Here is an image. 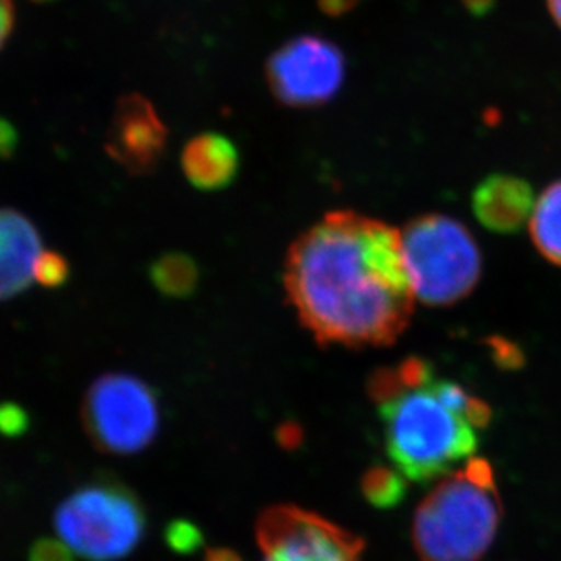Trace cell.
Returning <instances> with one entry per match:
<instances>
[{
    "instance_id": "cell-11",
    "label": "cell",
    "mask_w": 561,
    "mask_h": 561,
    "mask_svg": "<svg viewBox=\"0 0 561 561\" xmlns=\"http://www.w3.org/2000/svg\"><path fill=\"white\" fill-rule=\"evenodd\" d=\"M535 192L525 179L494 173L483 179L472 194V210L491 232L514 233L530 221L535 211Z\"/></svg>"
},
{
    "instance_id": "cell-8",
    "label": "cell",
    "mask_w": 561,
    "mask_h": 561,
    "mask_svg": "<svg viewBox=\"0 0 561 561\" xmlns=\"http://www.w3.org/2000/svg\"><path fill=\"white\" fill-rule=\"evenodd\" d=\"M340 46L319 35H299L271 55L266 79L279 103L312 108L329 103L345 81Z\"/></svg>"
},
{
    "instance_id": "cell-18",
    "label": "cell",
    "mask_w": 561,
    "mask_h": 561,
    "mask_svg": "<svg viewBox=\"0 0 561 561\" xmlns=\"http://www.w3.org/2000/svg\"><path fill=\"white\" fill-rule=\"evenodd\" d=\"M167 541L173 551H194L195 547L199 546V530L195 529L194 525L186 524V522H175L167 529Z\"/></svg>"
},
{
    "instance_id": "cell-14",
    "label": "cell",
    "mask_w": 561,
    "mask_h": 561,
    "mask_svg": "<svg viewBox=\"0 0 561 561\" xmlns=\"http://www.w3.org/2000/svg\"><path fill=\"white\" fill-rule=\"evenodd\" d=\"M150 279L162 296L183 299L197 288L199 266L183 252H168L151 263Z\"/></svg>"
},
{
    "instance_id": "cell-13",
    "label": "cell",
    "mask_w": 561,
    "mask_h": 561,
    "mask_svg": "<svg viewBox=\"0 0 561 561\" xmlns=\"http://www.w3.org/2000/svg\"><path fill=\"white\" fill-rule=\"evenodd\" d=\"M529 228L538 252L552 265L561 266V179L536 199Z\"/></svg>"
},
{
    "instance_id": "cell-21",
    "label": "cell",
    "mask_w": 561,
    "mask_h": 561,
    "mask_svg": "<svg viewBox=\"0 0 561 561\" xmlns=\"http://www.w3.org/2000/svg\"><path fill=\"white\" fill-rule=\"evenodd\" d=\"M489 345L492 346V354L496 357L497 363L502 367H514L516 365V348L513 345H508L507 341L503 340H491Z\"/></svg>"
},
{
    "instance_id": "cell-9",
    "label": "cell",
    "mask_w": 561,
    "mask_h": 561,
    "mask_svg": "<svg viewBox=\"0 0 561 561\" xmlns=\"http://www.w3.org/2000/svg\"><path fill=\"white\" fill-rule=\"evenodd\" d=\"M168 128L156 106L139 93H128L115 106L106 134V153L136 178L150 175L167 150Z\"/></svg>"
},
{
    "instance_id": "cell-15",
    "label": "cell",
    "mask_w": 561,
    "mask_h": 561,
    "mask_svg": "<svg viewBox=\"0 0 561 561\" xmlns=\"http://www.w3.org/2000/svg\"><path fill=\"white\" fill-rule=\"evenodd\" d=\"M362 491L363 496L367 497V502L373 503L374 507H394L405 497V476L396 467H373L363 476Z\"/></svg>"
},
{
    "instance_id": "cell-24",
    "label": "cell",
    "mask_w": 561,
    "mask_h": 561,
    "mask_svg": "<svg viewBox=\"0 0 561 561\" xmlns=\"http://www.w3.org/2000/svg\"><path fill=\"white\" fill-rule=\"evenodd\" d=\"M547 8L551 11L552 19L561 30V0H547Z\"/></svg>"
},
{
    "instance_id": "cell-17",
    "label": "cell",
    "mask_w": 561,
    "mask_h": 561,
    "mask_svg": "<svg viewBox=\"0 0 561 561\" xmlns=\"http://www.w3.org/2000/svg\"><path fill=\"white\" fill-rule=\"evenodd\" d=\"M30 561H76V558L66 541L41 538L30 549Z\"/></svg>"
},
{
    "instance_id": "cell-3",
    "label": "cell",
    "mask_w": 561,
    "mask_h": 561,
    "mask_svg": "<svg viewBox=\"0 0 561 561\" xmlns=\"http://www.w3.org/2000/svg\"><path fill=\"white\" fill-rule=\"evenodd\" d=\"M502 496L492 465L472 458L420 503L412 541L421 561H480L496 540Z\"/></svg>"
},
{
    "instance_id": "cell-16",
    "label": "cell",
    "mask_w": 561,
    "mask_h": 561,
    "mask_svg": "<svg viewBox=\"0 0 561 561\" xmlns=\"http://www.w3.org/2000/svg\"><path fill=\"white\" fill-rule=\"evenodd\" d=\"M70 277V263L66 261L65 255L59 252H46L38 255L37 265H35V283L46 286V288H59L65 285Z\"/></svg>"
},
{
    "instance_id": "cell-23",
    "label": "cell",
    "mask_w": 561,
    "mask_h": 561,
    "mask_svg": "<svg viewBox=\"0 0 561 561\" xmlns=\"http://www.w3.org/2000/svg\"><path fill=\"white\" fill-rule=\"evenodd\" d=\"M205 561H241L233 552L225 551V549H216L206 554Z\"/></svg>"
},
{
    "instance_id": "cell-19",
    "label": "cell",
    "mask_w": 561,
    "mask_h": 561,
    "mask_svg": "<svg viewBox=\"0 0 561 561\" xmlns=\"http://www.w3.org/2000/svg\"><path fill=\"white\" fill-rule=\"evenodd\" d=\"M30 420L21 407L13 403L0 405V434L5 437H19L27 431Z\"/></svg>"
},
{
    "instance_id": "cell-22",
    "label": "cell",
    "mask_w": 561,
    "mask_h": 561,
    "mask_svg": "<svg viewBox=\"0 0 561 561\" xmlns=\"http://www.w3.org/2000/svg\"><path fill=\"white\" fill-rule=\"evenodd\" d=\"M16 142L19 136L13 126L8 121L0 119V159H8L15 151Z\"/></svg>"
},
{
    "instance_id": "cell-7",
    "label": "cell",
    "mask_w": 561,
    "mask_h": 561,
    "mask_svg": "<svg viewBox=\"0 0 561 561\" xmlns=\"http://www.w3.org/2000/svg\"><path fill=\"white\" fill-rule=\"evenodd\" d=\"M261 561H362L365 541L297 505H272L255 522Z\"/></svg>"
},
{
    "instance_id": "cell-4",
    "label": "cell",
    "mask_w": 561,
    "mask_h": 561,
    "mask_svg": "<svg viewBox=\"0 0 561 561\" xmlns=\"http://www.w3.org/2000/svg\"><path fill=\"white\" fill-rule=\"evenodd\" d=\"M54 522L60 540L88 561L123 560L136 551L146 530L136 492L112 476H99L71 492Z\"/></svg>"
},
{
    "instance_id": "cell-20",
    "label": "cell",
    "mask_w": 561,
    "mask_h": 561,
    "mask_svg": "<svg viewBox=\"0 0 561 561\" xmlns=\"http://www.w3.org/2000/svg\"><path fill=\"white\" fill-rule=\"evenodd\" d=\"M15 22V10H13V0H0V48L4 46L10 37Z\"/></svg>"
},
{
    "instance_id": "cell-12",
    "label": "cell",
    "mask_w": 561,
    "mask_h": 561,
    "mask_svg": "<svg viewBox=\"0 0 561 561\" xmlns=\"http://www.w3.org/2000/svg\"><path fill=\"white\" fill-rule=\"evenodd\" d=\"M181 167L194 188L217 192L238 178L239 151L227 136L208 131L186 142Z\"/></svg>"
},
{
    "instance_id": "cell-6",
    "label": "cell",
    "mask_w": 561,
    "mask_h": 561,
    "mask_svg": "<svg viewBox=\"0 0 561 561\" xmlns=\"http://www.w3.org/2000/svg\"><path fill=\"white\" fill-rule=\"evenodd\" d=\"M81 421L98 450L134 456L156 439L161 411L150 385L131 374L110 373L88 387Z\"/></svg>"
},
{
    "instance_id": "cell-2",
    "label": "cell",
    "mask_w": 561,
    "mask_h": 561,
    "mask_svg": "<svg viewBox=\"0 0 561 561\" xmlns=\"http://www.w3.org/2000/svg\"><path fill=\"white\" fill-rule=\"evenodd\" d=\"M385 447L396 469L416 483L445 478L474 458L491 407L448 379L405 390L379 405Z\"/></svg>"
},
{
    "instance_id": "cell-5",
    "label": "cell",
    "mask_w": 561,
    "mask_h": 561,
    "mask_svg": "<svg viewBox=\"0 0 561 561\" xmlns=\"http://www.w3.org/2000/svg\"><path fill=\"white\" fill-rule=\"evenodd\" d=\"M407 268L420 301L447 307L474 290L481 254L469 230L453 217H416L401 233Z\"/></svg>"
},
{
    "instance_id": "cell-10",
    "label": "cell",
    "mask_w": 561,
    "mask_h": 561,
    "mask_svg": "<svg viewBox=\"0 0 561 561\" xmlns=\"http://www.w3.org/2000/svg\"><path fill=\"white\" fill-rule=\"evenodd\" d=\"M43 252V239L32 219L13 208H0V302L30 288Z\"/></svg>"
},
{
    "instance_id": "cell-1",
    "label": "cell",
    "mask_w": 561,
    "mask_h": 561,
    "mask_svg": "<svg viewBox=\"0 0 561 561\" xmlns=\"http://www.w3.org/2000/svg\"><path fill=\"white\" fill-rule=\"evenodd\" d=\"M285 290L319 345H392L409 327L414 286L401 233L356 211H332L294 241Z\"/></svg>"
}]
</instances>
